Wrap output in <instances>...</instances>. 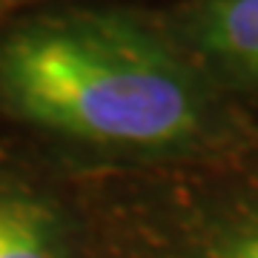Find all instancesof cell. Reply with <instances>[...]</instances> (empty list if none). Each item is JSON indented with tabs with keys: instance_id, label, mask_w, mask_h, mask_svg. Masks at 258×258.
Listing matches in <instances>:
<instances>
[{
	"instance_id": "obj_3",
	"label": "cell",
	"mask_w": 258,
	"mask_h": 258,
	"mask_svg": "<svg viewBox=\"0 0 258 258\" xmlns=\"http://www.w3.org/2000/svg\"><path fill=\"white\" fill-rule=\"evenodd\" d=\"M198 35L210 52L258 69V0H212L198 15Z\"/></svg>"
},
{
	"instance_id": "obj_2",
	"label": "cell",
	"mask_w": 258,
	"mask_h": 258,
	"mask_svg": "<svg viewBox=\"0 0 258 258\" xmlns=\"http://www.w3.org/2000/svg\"><path fill=\"white\" fill-rule=\"evenodd\" d=\"M0 258H66L55 210L32 195L0 192Z\"/></svg>"
},
{
	"instance_id": "obj_4",
	"label": "cell",
	"mask_w": 258,
	"mask_h": 258,
	"mask_svg": "<svg viewBox=\"0 0 258 258\" xmlns=\"http://www.w3.org/2000/svg\"><path fill=\"white\" fill-rule=\"evenodd\" d=\"M215 258H258V227L232 235V238L215 252Z\"/></svg>"
},
{
	"instance_id": "obj_1",
	"label": "cell",
	"mask_w": 258,
	"mask_h": 258,
	"mask_svg": "<svg viewBox=\"0 0 258 258\" xmlns=\"http://www.w3.org/2000/svg\"><path fill=\"white\" fill-rule=\"evenodd\" d=\"M0 89L35 123L101 144H172L198 123L175 57L112 15L20 29L0 46Z\"/></svg>"
}]
</instances>
